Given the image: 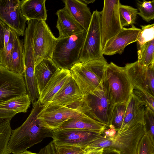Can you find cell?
<instances>
[{
  "instance_id": "obj_20",
  "label": "cell",
  "mask_w": 154,
  "mask_h": 154,
  "mask_svg": "<svg viewBox=\"0 0 154 154\" xmlns=\"http://www.w3.org/2000/svg\"><path fill=\"white\" fill-rule=\"evenodd\" d=\"M56 14L57 16L56 27L59 32L58 38L69 37L85 31L73 18L65 7L58 10Z\"/></svg>"
},
{
  "instance_id": "obj_34",
  "label": "cell",
  "mask_w": 154,
  "mask_h": 154,
  "mask_svg": "<svg viewBox=\"0 0 154 154\" xmlns=\"http://www.w3.org/2000/svg\"><path fill=\"white\" fill-rule=\"evenodd\" d=\"M141 29L139 33L137 42V48L147 42L154 39V24L141 26Z\"/></svg>"
},
{
  "instance_id": "obj_30",
  "label": "cell",
  "mask_w": 154,
  "mask_h": 154,
  "mask_svg": "<svg viewBox=\"0 0 154 154\" xmlns=\"http://www.w3.org/2000/svg\"><path fill=\"white\" fill-rule=\"evenodd\" d=\"M16 32L10 29L9 40L6 48L0 52V66L11 71V58L13 49Z\"/></svg>"
},
{
  "instance_id": "obj_43",
  "label": "cell",
  "mask_w": 154,
  "mask_h": 154,
  "mask_svg": "<svg viewBox=\"0 0 154 154\" xmlns=\"http://www.w3.org/2000/svg\"><path fill=\"white\" fill-rule=\"evenodd\" d=\"M103 148L93 149L85 151V154H102Z\"/></svg>"
},
{
  "instance_id": "obj_8",
  "label": "cell",
  "mask_w": 154,
  "mask_h": 154,
  "mask_svg": "<svg viewBox=\"0 0 154 154\" xmlns=\"http://www.w3.org/2000/svg\"><path fill=\"white\" fill-rule=\"evenodd\" d=\"M57 40L45 21L35 20L32 36L35 66L43 59H52Z\"/></svg>"
},
{
  "instance_id": "obj_44",
  "label": "cell",
  "mask_w": 154,
  "mask_h": 154,
  "mask_svg": "<svg viewBox=\"0 0 154 154\" xmlns=\"http://www.w3.org/2000/svg\"><path fill=\"white\" fill-rule=\"evenodd\" d=\"M17 154H38L36 153H33L31 152L26 150L24 151L20 152Z\"/></svg>"
},
{
  "instance_id": "obj_6",
  "label": "cell",
  "mask_w": 154,
  "mask_h": 154,
  "mask_svg": "<svg viewBox=\"0 0 154 154\" xmlns=\"http://www.w3.org/2000/svg\"><path fill=\"white\" fill-rule=\"evenodd\" d=\"M87 31L57 40L54 51L52 60L58 69H69L79 61Z\"/></svg>"
},
{
  "instance_id": "obj_35",
  "label": "cell",
  "mask_w": 154,
  "mask_h": 154,
  "mask_svg": "<svg viewBox=\"0 0 154 154\" xmlns=\"http://www.w3.org/2000/svg\"><path fill=\"white\" fill-rule=\"evenodd\" d=\"M136 154H154V144L145 133L138 144Z\"/></svg>"
},
{
  "instance_id": "obj_32",
  "label": "cell",
  "mask_w": 154,
  "mask_h": 154,
  "mask_svg": "<svg viewBox=\"0 0 154 154\" xmlns=\"http://www.w3.org/2000/svg\"><path fill=\"white\" fill-rule=\"evenodd\" d=\"M137 5L139 12L137 14L143 20L149 22L154 19V0L143 2L138 1Z\"/></svg>"
},
{
  "instance_id": "obj_3",
  "label": "cell",
  "mask_w": 154,
  "mask_h": 154,
  "mask_svg": "<svg viewBox=\"0 0 154 154\" xmlns=\"http://www.w3.org/2000/svg\"><path fill=\"white\" fill-rule=\"evenodd\" d=\"M145 134L144 124H136L112 137L102 134L87 147V150L109 148L116 149L121 154H136L138 144Z\"/></svg>"
},
{
  "instance_id": "obj_36",
  "label": "cell",
  "mask_w": 154,
  "mask_h": 154,
  "mask_svg": "<svg viewBox=\"0 0 154 154\" xmlns=\"http://www.w3.org/2000/svg\"><path fill=\"white\" fill-rule=\"evenodd\" d=\"M132 93L145 107L154 112V96L140 90L133 89Z\"/></svg>"
},
{
  "instance_id": "obj_37",
  "label": "cell",
  "mask_w": 154,
  "mask_h": 154,
  "mask_svg": "<svg viewBox=\"0 0 154 154\" xmlns=\"http://www.w3.org/2000/svg\"><path fill=\"white\" fill-rule=\"evenodd\" d=\"M54 145L56 154H85L84 149L79 147L65 145Z\"/></svg>"
},
{
  "instance_id": "obj_16",
  "label": "cell",
  "mask_w": 154,
  "mask_h": 154,
  "mask_svg": "<svg viewBox=\"0 0 154 154\" xmlns=\"http://www.w3.org/2000/svg\"><path fill=\"white\" fill-rule=\"evenodd\" d=\"M24 61L23 77L27 93L33 105L38 99L39 95L35 74L34 50L31 45H27L24 47Z\"/></svg>"
},
{
  "instance_id": "obj_18",
  "label": "cell",
  "mask_w": 154,
  "mask_h": 154,
  "mask_svg": "<svg viewBox=\"0 0 154 154\" xmlns=\"http://www.w3.org/2000/svg\"><path fill=\"white\" fill-rule=\"evenodd\" d=\"M69 69H58L39 94L43 105L51 102L53 97L71 76Z\"/></svg>"
},
{
  "instance_id": "obj_33",
  "label": "cell",
  "mask_w": 154,
  "mask_h": 154,
  "mask_svg": "<svg viewBox=\"0 0 154 154\" xmlns=\"http://www.w3.org/2000/svg\"><path fill=\"white\" fill-rule=\"evenodd\" d=\"M144 125L145 133L154 144V112L147 107L145 108Z\"/></svg>"
},
{
  "instance_id": "obj_39",
  "label": "cell",
  "mask_w": 154,
  "mask_h": 154,
  "mask_svg": "<svg viewBox=\"0 0 154 154\" xmlns=\"http://www.w3.org/2000/svg\"><path fill=\"white\" fill-rule=\"evenodd\" d=\"M7 26L0 20V52L3 50L4 46V33Z\"/></svg>"
},
{
  "instance_id": "obj_1",
  "label": "cell",
  "mask_w": 154,
  "mask_h": 154,
  "mask_svg": "<svg viewBox=\"0 0 154 154\" xmlns=\"http://www.w3.org/2000/svg\"><path fill=\"white\" fill-rule=\"evenodd\" d=\"M32 106L24 122L12 131L8 146L10 154H17L27 150L45 138L53 137L54 131L44 126L38 118L43 105L38 99Z\"/></svg>"
},
{
  "instance_id": "obj_41",
  "label": "cell",
  "mask_w": 154,
  "mask_h": 154,
  "mask_svg": "<svg viewBox=\"0 0 154 154\" xmlns=\"http://www.w3.org/2000/svg\"><path fill=\"white\" fill-rule=\"evenodd\" d=\"M10 34V28L7 26L6 27L4 33V48L2 50H4L6 48L8 42Z\"/></svg>"
},
{
  "instance_id": "obj_21",
  "label": "cell",
  "mask_w": 154,
  "mask_h": 154,
  "mask_svg": "<svg viewBox=\"0 0 154 154\" xmlns=\"http://www.w3.org/2000/svg\"><path fill=\"white\" fill-rule=\"evenodd\" d=\"M62 2L73 18L87 31L92 16L87 5L79 0H63Z\"/></svg>"
},
{
  "instance_id": "obj_5",
  "label": "cell",
  "mask_w": 154,
  "mask_h": 154,
  "mask_svg": "<svg viewBox=\"0 0 154 154\" xmlns=\"http://www.w3.org/2000/svg\"><path fill=\"white\" fill-rule=\"evenodd\" d=\"M104 81L113 106L128 102L133 89L124 67L112 62L108 63L105 68Z\"/></svg>"
},
{
  "instance_id": "obj_9",
  "label": "cell",
  "mask_w": 154,
  "mask_h": 154,
  "mask_svg": "<svg viewBox=\"0 0 154 154\" xmlns=\"http://www.w3.org/2000/svg\"><path fill=\"white\" fill-rule=\"evenodd\" d=\"M119 0H105L100 11L101 48L122 29L119 15Z\"/></svg>"
},
{
  "instance_id": "obj_17",
  "label": "cell",
  "mask_w": 154,
  "mask_h": 154,
  "mask_svg": "<svg viewBox=\"0 0 154 154\" xmlns=\"http://www.w3.org/2000/svg\"><path fill=\"white\" fill-rule=\"evenodd\" d=\"M83 95L72 76L55 95L51 103L69 107L82 100Z\"/></svg>"
},
{
  "instance_id": "obj_45",
  "label": "cell",
  "mask_w": 154,
  "mask_h": 154,
  "mask_svg": "<svg viewBox=\"0 0 154 154\" xmlns=\"http://www.w3.org/2000/svg\"><path fill=\"white\" fill-rule=\"evenodd\" d=\"M82 2H84L86 4H89L90 3H93L95 1V0H82Z\"/></svg>"
},
{
  "instance_id": "obj_13",
  "label": "cell",
  "mask_w": 154,
  "mask_h": 154,
  "mask_svg": "<svg viewBox=\"0 0 154 154\" xmlns=\"http://www.w3.org/2000/svg\"><path fill=\"white\" fill-rule=\"evenodd\" d=\"M102 134L85 130L70 129L53 132L54 145H65L86 148Z\"/></svg>"
},
{
  "instance_id": "obj_4",
  "label": "cell",
  "mask_w": 154,
  "mask_h": 154,
  "mask_svg": "<svg viewBox=\"0 0 154 154\" xmlns=\"http://www.w3.org/2000/svg\"><path fill=\"white\" fill-rule=\"evenodd\" d=\"M107 61L91 60L79 62L69 69L71 76L83 95L93 91L103 83Z\"/></svg>"
},
{
  "instance_id": "obj_15",
  "label": "cell",
  "mask_w": 154,
  "mask_h": 154,
  "mask_svg": "<svg viewBox=\"0 0 154 154\" xmlns=\"http://www.w3.org/2000/svg\"><path fill=\"white\" fill-rule=\"evenodd\" d=\"M131 26L128 28L123 27L116 35L107 42L102 50L103 55L121 54L127 46L137 41L141 29L134 25Z\"/></svg>"
},
{
  "instance_id": "obj_28",
  "label": "cell",
  "mask_w": 154,
  "mask_h": 154,
  "mask_svg": "<svg viewBox=\"0 0 154 154\" xmlns=\"http://www.w3.org/2000/svg\"><path fill=\"white\" fill-rule=\"evenodd\" d=\"M11 121L10 119L0 118V154H10L8 146L13 131Z\"/></svg>"
},
{
  "instance_id": "obj_12",
  "label": "cell",
  "mask_w": 154,
  "mask_h": 154,
  "mask_svg": "<svg viewBox=\"0 0 154 154\" xmlns=\"http://www.w3.org/2000/svg\"><path fill=\"white\" fill-rule=\"evenodd\" d=\"M21 1L0 0V20L20 36L24 35L27 21L22 13Z\"/></svg>"
},
{
  "instance_id": "obj_14",
  "label": "cell",
  "mask_w": 154,
  "mask_h": 154,
  "mask_svg": "<svg viewBox=\"0 0 154 154\" xmlns=\"http://www.w3.org/2000/svg\"><path fill=\"white\" fill-rule=\"evenodd\" d=\"M26 93L23 76L0 66V103Z\"/></svg>"
},
{
  "instance_id": "obj_2",
  "label": "cell",
  "mask_w": 154,
  "mask_h": 154,
  "mask_svg": "<svg viewBox=\"0 0 154 154\" xmlns=\"http://www.w3.org/2000/svg\"><path fill=\"white\" fill-rule=\"evenodd\" d=\"M114 106L104 80L97 88L83 94L82 99L69 107L108 126L111 125Z\"/></svg>"
},
{
  "instance_id": "obj_10",
  "label": "cell",
  "mask_w": 154,
  "mask_h": 154,
  "mask_svg": "<svg viewBox=\"0 0 154 154\" xmlns=\"http://www.w3.org/2000/svg\"><path fill=\"white\" fill-rule=\"evenodd\" d=\"M86 116L76 109L51 102L43 105L38 118L44 126L54 131L70 119Z\"/></svg>"
},
{
  "instance_id": "obj_29",
  "label": "cell",
  "mask_w": 154,
  "mask_h": 154,
  "mask_svg": "<svg viewBox=\"0 0 154 154\" xmlns=\"http://www.w3.org/2000/svg\"><path fill=\"white\" fill-rule=\"evenodd\" d=\"M119 10L120 23L122 28L124 26L134 25L138 12L137 9L123 5L120 3Z\"/></svg>"
},
{
  "instance_id": "obj_25",
  "label": "cell",
  "mask_w": 154,
  "mask_h": 154,
  "mask_svg": "<svg viewBox=\"0 0 154 154\" xmlns=\"http://www.w3.org/2000/svg\"><path fill=\"white\" fill-rule=\"evenodd\" d=\"M25 69L24 41L16 32L11 58V72L23 76Z\"/></svg>"
},
{
  "instance_id": "obj_27",
  "label": "cell",
  "mask_w": 154,
  "mask_h": 154,
  "mask_svg": "<svg viewBox=\"0 0 154 154\" xmlns=\"http://www.w3.org/2000/svg\"><path fill=\"white\" fill-rule=\"evenodd\" d=\"M138 63L148 67L154 63V39L137 48Z\"/></svg>"
},
{
  "instance_id": "obj_38",
  "label": "cell",
  "mask_w": 154,
  "mask_h": 154,
  "mask_svg": "<svg viewBox=\"0 0 154 154\" xmlns=\"http://www.w3.org/2000/svg\"><path fill=\"white\" fill-rule=\"evenodd\" d=\"M17 114L16 112L11 110L0 109V118L11 119Z\"/></svg>"
},
{
  "instance_id": "obj_11",
  "label": "cell",
  "mask_w": 154,
  "mask_h": 154,
  "mask_svg": "<svg viewBox=\"0 0 154 154\" xmlns=\"http://www.w3.org/2000/svg\"><path fill=\"white\" fill-rule=\"evenodd\" d=\"M124 68L133 89L143 91L154 96V63L145 67L137 61L126 64Z\"/></svg>"
},
{
  "instance_id": "obj_42",
  "label": "cell",
  "mask_w": 154,
  "mask_h": 154,
  "mask_svg": "<svg viewBox=\"0 0 154 154\" xmlns=\"http://www.w3.org/2000/svg\"><path fill=\"white\" fill-rule=\"evenodd\" d=\"M102 154H121L118 150L112 148H103Z\"/></svg>"
},
{
  "instance_id": "obj_19",
  "label": "cell",
  "mask_w": 154,
  "mask_h": 154,
  "mask_svg": "<svg viewBox=\"0 0 154 154\" xmlns=\"http://www.w3.org/2000/svg\"><path fill=\"white\" fill-rule=\"evenodd\" d=\"M145 107L132 93L127 103L122 124L117 133H120L138 123L144 124Z\"/></svg>"
},
{
  "instance_id": "obj_24",
  "label": "cell",
  "mask_w": 154,
  "mask_h": 154,
  "mask_svg": "<svg viewBox=\"0 0 154 154\" xmlns=\"http://www.w3.org/2000/svg\"><path fill=\"white\" fill-rule=\"evenodd\" d=\"M58 69L52 60L44 59L35 66V74L39 95Z\"/></svg>"
},
{
  "instance_id": "obj_40",
  "label": "cell",
  "mask_w": 154,
  "mask_h": 154,
  "mask_svg": "<svg viewBox=\"0 0 154 154\" xmlns=\"http://www.w3.org/2000/svg\"><path fill=\"white\" fill-rule=\"evenodd\" d=\"M109 128H106L103 131L102 134L104 136L108 137H114L117 133V131L114 127L112 125L108 126Z\"/></svg>"
},
{
  "instance_id": "obj_7",
  "label": "cell",
  "mask_w": 154,
  "mask_h": 154,
  "mask_svg": "<svg viewBox=\"0 0 154 154\" xmlns=\"http://www.w3.org/2000/svg\"><path fill=\"white\" fill-rule=\"evenodd\" d=\"M100 11H94L87 31L79 60L84 63L91 60L106 61L101 48Z\"/></svg>"
},
{
  "instance_id": "obj_22",
  "label": "cell",
  "mask_w": 154,
  "mask_h": 154,
  "mask_svg": "<svg viewBox=\"0 0 154 154\" xmlns=\"http://www.w3.org/2000/svg\"><path fill=\"white\" fill-rule=\"evenodd\" d=\"M108 126L86 116L70 119L64 122L54 131L75 129L89 131L102 134Z\"/></svg>"
},
{
  "instance_id": "obj_23",
  "label": "cell",
  "mask_w": 154,
  "mask_h": 154,
  "mask_svg": "<svg viewBox=\"0 0 154 154\" xmlns=\"http://www.w3.org/2000/svg\"><path fill=\"white\" fill-rule=\"evenodd\" d=\"M46 0H22L21 8L22 14L27 20L46 21L47 12L45 6Z\"/></svg>"
},
{
  "instance_id": "obj_26",
  "label": "cell",
  "mask_w": 154,
  "mask_h": 154,
  "mask_svg": "<svg viewBox=\"0 0 154 154\" xmlns=\"http://www.w3.org/2000/svg\"><path fill=\"white\" fill-rule=\"evenodd\" d=\"M29 96L27 93L12 98L0 103V109L13 110L17 114L26 113L31 103Z\"/></svg>"
},
{
  "instance_id": "obj_31",
  "label": "cell",
  "mask_w": 154,
  "mask_h": 154,
  "mask_svg": "<svg viewBox=\"0 0 154 154\" xmlns=\"http://www.w3.org/2000/svg\"><path fill=\"white\" fill-rule=\"evenodd\" d=\"M127 103V102H124L116 104L114 106L111 125L114 127L117 132L121 128L122 124Z\"/></svg>"
}]
</instances>
